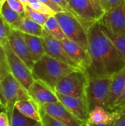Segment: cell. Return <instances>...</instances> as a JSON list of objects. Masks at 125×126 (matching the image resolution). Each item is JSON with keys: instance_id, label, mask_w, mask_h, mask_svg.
Wrapping results in <instances>:
<instances>
[{"instance_id": "obj_1", "label": "cell", "mask_w": 125, "mask_h": 126, "mask_svg": "<svg viewBox=\"0 0 125 126\" xmlns=\"http://www.w3.org/2000/svg\"><path fill=\"white\" fill-rule=\"evenodd\" d=\"M88 40L91 61L86 72L89 78L113 75L125 68V58L103 32L98 21L88 29Z\"/></svg>"}, {"instance_id": "obj_2", "label": "cell", "mask_w": 125, "mask_h": 126, "mask_svg": "<svg viewBox=\"0 0 125 126\" xmlns=\"http://www.w3.org/2000/svg\"><path fill=\"white\" fill-rule=\"evenodd\" d=\"M76 69H76L45 54L35 63L32 72L35 80L42 82L55 91L57 83Z\"/></svg>"}, {"instance_id": "obj_3", "label": "cell", "mask_w": 125, "mask_h": 126, "mask_svg": "<svg viewBox=\"0 0 125 126\" xmlns=\"http://www.w3.org/2000/svg\"><path fill=\"white\" fill-rule=\"evenodd\" d=\"M1 109L11 116L17 102L31 98L27 90L11 75L0 80Z\"/></svg>"}, {"instance_id": "obj_4", "label": "cell", "mask_w": 125, "mask_h": 126, "mask_svg": "<svg viewBox=\"0 0 125 126\" xmlns=\"http://www.w3.org/2000/svg\"><path fill=\"white\" fill-rule=\"evenodd\" d=\"M112 75L89 78L86 89V100L91 111L97 106L108 109Z\"/></svg>"}, {"instance_id": "obj_5", "label": "cell", "mask_w": 125, "mask_h": 126, "mask_svg": "<svg viewBox=\"0 0 125 126\" xmlns=\"http://www.w3.org/2000/svg\"><path fill=\"white\" fill-rule=\"evenodd\" d=\"M88 79L86 72L76 69L62 78L55 86V91L63 95L86 98Z\"/></svg>"}, {"instance_id": "obj_6", "label": "cell", "mask_w": 125, "mask_h": 126, "mask_svg": "<svg viewBox=\"0 0 125 126\" xmlns=\"http://www.w3.org/2000/svg\"><path fill=\"white\" fill-rule=\"evenodd\" d=\"M66 38L77 43L88 52V30L80 21L66 12L55 14Z\"/></svg>"}, {"instance_id": "obj_7", "label": "cell", "mask_w": 125, "mask_h": 126, "mask_svg": "<svg viewBox=\"0 0 125 126\" xmlns=\"http://www.w3.org/2000/svg\"><path fill=\"white\" fill-rule=\"evenodd\" d=\"M3 47L7 55L10 74L28 91L35 80L32 70L13 52L8 42L5 43Z\"/></svg>"}, {"instance_id": "obj_8", "label": "cell", "mask_w": 125, "mask_h": 126, "mask_svg": "<svg viewBox=\"0 0 125 126\" xmlns=\"http://www.w3.org/2000/svg\"><path fill=\"white\" fill-rule=\"evenodd\" d=\"M98 21L112 33L125 36V1L107 10Z\"/></svg>"}, {"instance_id": "obj_9", "label": "cell", "mask_w": 125, "mask_h": 126, "mask_svg": "<svg viewBox=\"0 0 125 126\" xmlns=\"http://www.w3.org/2000/svg\"><path fill=\"white\" fill-rule=\"evenodd\" d=\"M42 38L44 50L46 55L60 61L66 63L76 69H80L78 65L69 56L60 41L56 39L55 38H54L52 35L47 33L44 30Z\"/></svg>"}, {"instance_id": "obj_10", "label": "cell", "mask_w": 125, "mask_h": 126, "mask_svg": "<svg viewBox=\"0 0 125 126\" xmlns=\"http://www.w3.org/2000/svg\"><path fill=\"white\" fill-rule=\"evenodd\" d=\"M56 94L59 101L79 122L83 123L88 120L90 111L88 109L86 98L63 95L57 92H56Z\"/></svg>"}, {"instance_id": "obj_11", "label": "cell", "mask_w": 125, "mask_h": 126, "mask_svg": "<svg viewBox=\"0 0 125 126\" xmlns=\"http://www.w3.org/2000/svg\"><path fill=\"white\" fill-rule=\"evenodd\" d=\"M7 42L13 52L27 65L32 70L35 61L30 54L27 44L25 41L24 34L16 30H13L8 37Z\"/></svg>"}, {"instance_id": "obj_12", "label": "cell", "mask_w": 125, "mask_h": 126, "mask_svg": "<svg viewBox=\"0 0 125 126\" xmlns=\"http://www.w3.org/2000/svg\"><path fill=\"white\" fill-rule=\"evenodd\" d=\"M41 111L52 117V118L63 123L67 126H81L79 122L72 114L59 101L57 103L45 104L39 106Z\"/></svg>"}, {"instance_id": "obj_13", "label": "cell", "mask_w": 125, "mask_h": 126, "mask_svg": "<svg viewBox=\"0 0 125 126\" xmlns=\"http://www.w3.org/2000/svg\"><path fill=\"white\" fill-rule=\"evenodd\" d=\"M27 92L29 97L38 106L59 102L55 91L38 80H34Z\"/></svg>"}, {"instance_id": "obj_14", "label": "cell", "mask_w": 125, "mask_h": 126, "mask_svg": "<svg viewBox=\"0 0 125 126\" xmlns=\"http://www.w3.org/2000/svg\"><path fill=\"white\" fill-rule=\"evenodd\" d=\"M60 41L69 56L78 65L80 69L87 72L91 62L89 52L77 43L68 38Z\"/></svg>"}, {"instance_id": "obj_15", "label": "cell", "mask_w": 125, "mask_h": 126, "mask_svg": "<svg viewBox=\"0 0 125 126\" xmlns=\"http://www.w3.org/2000/svg\"><path fill=\"white\" fill-rule=\"evenodd\" d=\"M125 87V67L112 75L110 93L108 100V110L113 111L114 106L122 95Z\"/></svg>"}, {"instance_id": "obj_16", "label": "cell", "mask_w": 125, "mask_h": 126, "mask_svg": "<svg viewBox=\"0 0 125 126\" xmlns=\"http://www.w3.org/2000/svg\"><path fill=\"white\" fill-rule=\"evenodd\" d=\"M119 117L117 111H111L105 108L97 106L89 112L88 120V123L92 124H112Z\"/></svg>"}, {"instance_id": "obj_17", "label": "cell", "mask_w": 125, "mask_h": 126, "mask_svg": "<svg viewBox=\"0 0 125 126\" xmlns=\"http://www.w3.org/2000/svg\"><path fill=\"white\" fill-rule=\"evenodd\" d=\"M69 4L85 21L93 24L98 21L95 10L89 0H69Z\"/></svg>"}, {"instance_id": "obj_18", "label": "cell", "mask_w": 125, "mask_h": 126, "mask_svg": "<svg viewBox=\"0 0 125 126\" xmlns=\"http://www.w3.org/2000/svg\"><path fill=\"white\" fill-rule=\"evenodd\" d=\"M15 108L25 117L36 122L41 121L39 106L32 98L17 102L15 105Z\"/></svg>"}, {"instance_id": "obj_19", "label": "cell", "mask_w": 125, "mask_h": 126, "mask_svg": "<svg viewBox=\"0 0 125 126\" xmlns=\"http://www.w3.org/2000/svg\"><path fill=\"white\" fill-rule=\"evenodd\" d=\"M25 34L42 37L43 35V28L41 25L37 24L26 15H23L20 21L12 27Z\"/></svg>"}, {"instance_id": "obj_20", "label": "cell", "mask_w": 125, "mask_h": 126, "mask_svg": "<svg viewBox=\"0 0 125 126\" xmlns=\"http://www.w3.org/2000/svg\"><path fill=\"white\" fill-rule=\"evenodd\" d=\"M24 34L28 49L35 63L46 54L43 47V38L42 37H39L36 35H29L25 33Z\"/></svg>"}, {"instance_id": "obj_21", "label": "cell", "mask_w": 125, "mask_h": 126, "mask_svg": "<svg viewBox=\"0 0 125 126\" xmlns=\"http://www.w3.org/2000/svg\"><path fill=\"white\" fill-rule=\"evenodd\" d=\"M43 28L45 32L50 34L51 35H52L54 38H55L56 39H57L59 41H62V40L66 38L65 34L63 33V30L61 29V27H60L57 19L55 16V15L50 16L49 17V18L44 24Z\"/></svg>"}, {"instance_id": "obj_22", "label": "cell", "mask_w": 125, "mask_h": 126, "mask_svg": "<svg viewBox=\"0 0 125 126\" xmlns=\"http://www.w3.org/2000/svg\"><path fill=\"white\" fill-rule=\"evenodd\" d=\"M0 13L4 21L10 26L11 28L14 25H15L22 17V15H20L9 6L7 1H4V3L3 4Z\"/></svg>"}, {"instance_id": "obj_23", "label": "cell", "mask_w": 125, "mask_h": 126, "mask_svg": "<svg viewBox=\"0 0 125 126\" xmlns=\"http://www.w3.org/2000/svg\"><path fill=\"white\" fill-rule=\"evenodd\" d=\"M100 27L103 32L106 35V36L109 38V39L114 44V46L116 47V49L119 50V52L121 53V55L123 56L125 60V36L117 35L112 33L107 27H105L101 24H100Z\"/></svg>"}, {"instance_id": "obj_24", "label": "cell", "mask_w": 125, "mask_h": 126, "mask_svg": "<svg viewBox=\"0 0 125 126\" xmlns=\"http://www.w3.org/2000/svg\"><path fill=\"white\" fill-rule=\"evenodd\" d=\"M10 126H32L36 123V121L23 115L15 108L10 117Z\"/></svg>"}, {"instance_id": "obj_25", "label": "cell", "mask_w": 125, "mask_h": 126, "mask_svg": "<svg viewBox=\"0 0 125 126\" xmlns=\"http://www.w3.org/2000/svg\"><path fill=\"white\" fill-rule=\"evenodd\" d=\"M59 7H60L62 8V10L66 12V13H69L70 15H71L72 16H74L75 18H77L78 21H80L81 22V24L85 27V29L88 30V29L90 27V26L92 24H89L86 21H85L83 19H82L79 15L74 10V9L71 7V6L70 5V4L66 1V0H53ZM94 24V23H93Z\"/></svg>"}, {"instance_id": "obj_26", "label": "cell", "mask_w": 125, "mask_h": 126, "mask_svg": "<svg viewBox=\"0 0 125 126\" xmlns=\"http://www.w3.org/2000/svg\"><path fill=\"white\" fill-rule=\"evenodd\" d=\"M24 15L27 16L29 18H30L32 21H34L35 22H36L37 24L41 25L42 27H43L44 24L46 23V21H47V19L49 18V17L50 16L49 15L47 14H43L41 13H39L33 9H32L29 6H27L25 7V12H24Z\"/></svg>"}, {"instance_id": "obj_27", "label": "cell", "mask_w": 125, "mask_h": 126, "mask_svg": "<svg viewBox=\"0 0 125 126\" xmlns=\"http://www.w3.org/2000/svg\"><path fill=\"white\" fill-rule=\"evenodd\" d=\"M9 74H10V70L8 65L7 55L3 46L0 45V80H3Z\"/></svg>"}, {"instance_id": "obj_28", "label": "cell", "mask_w": 125, "mask_h": 126, "mask_svg": "<svg viewBox=\"0 0 125 126\" xmlns=\"http://www.w3.org/2000/svg\"><path fill=\"white\" fill-rule=\"evenodd\" d=\"M28 6H29L32 9L43 14H47L49 16H53L55 14V13L50 7L40 0H29Z\"/></svg>"}, {"instance_id": "obj_29", "label": "cell", "mask_w": 125, "mask_h": 126, "mask_svg": "<svg viewBox=\"0 0 125 126\" xmlns=\"http://www.w3.org/2000/svg\"><path fill=\"white\" fill-rule=\"evenodd\" d=\"M11 30L12 28L4 21L0 13V45L4 46V44L7 42V39Z\"/></svg>"}, {"instance_id": "obj_30", "label": "cell", "mask_w": 125, "mask_h": 126, "mask_svg": "<svg viewBox=\"0 0 125 126\" xmlns=\"http://www.w3.org/2000/svg\"><path fill=\"white\" fill-rule=\"evenodd\" d=\"M41 112V123L43 126H67L63 123L52 118L43 111L40 109Z\"/></svg>"}, {"instance_id": "obj_31", "label": "cell", "mask_w": 125, "mask_h": 126, "mask_svg": "<svg viewBox=\"0 0 125 126\" xmlns=\"http://www.w3.org/2000/svg\"><path fill=\"white\" fill-rule=\"evenodd\" d=\"M89 1L91 2V4H92L94 9L95 10L98 21H99L105 13V11L104 10V9L102 6L100 0H89Z\"/></svg>"}, {"instance_id": "obj_32", "label": "cell", "mask_w": 125, "mask_h": 126, "mask_svg": "<svg viewBox=\"0 0 125 126\" xmlns=\"http://www.w3.org/2000/svg\"><path fill=\"white\" fill-rule=\"evenodd\" d=\"M7 2L13 10H15L20 15L23 16L24 14L25 7L18 0H7Z\"/></svg>"}, {"instance_id": "obj_33", "label": "cell", "mask_w": 125, "mask_h": 126, "mask_svg": "<svg viewBox=\"0 0 125 126\" xmlns=\"http://www.w3.org/2000/svg\"><path fill=\"white\" fill-rule=\"evenodd\" d=\"M117 111L119 112V117L111 126H125V107Z\"/></svg>"}, {"instance_id": "obj_34", "label": "cell", "mask_w": 125, "mask_h": 126, "mask_svg": "<svg viewBox=\"0 0 125 126\" xmlns=\"http://www.w3.org/2000/svg\"><path fill=\"white\" fill-rule=\"evenodd\" d=\"M45 4H46L49 7H50L55 13L59 12H64L60 7H59L53 0H40Z\"/></svg>"}, {"instance_id": "obj_35", "label": "cell", "mask_w": 125, "mask_h": 126, "mask_svg": "<svg viewBox=\"0 0 125 126\" xmlns=\"http://www.w3.org/2000/svg\"><path fill=\"white\" fill-rule=\"evenodd\" d=\"M125 107V87L124 89V91L122 94V95L120 96V97L119 98V100H117L115 106H114V109L113 111H119Z\"/></svg>"}, {"instance_id": "obj_36", "label": "cell", "mask_w": 125, "mask_h": 126, "mask_svg": "<svg viewBox=\"0 0 125 126\" xmlns=\"http://www.w3.org/2000/svg\"><path fill=\"white\" fill-rule=\"evenodd\" d=\"M0 126H10V117L4 111L0 112Z\"/></svg>"}, {"instance_id": "obj_37", "label": "cell", "mask_w": 125, "mask_h": 126, "mask_svg": "<svg viewBox=\"0 0 125 126\" xmlns=\"http://www.w3.org/2000/svg\"><path fill=\"white\" fill-rule=\"evenodd\" d=\"M125 0H107V3H108V10L109 9L116 7L119 5H120L121 4H122L123 2H125Z\"/></svg>"}, {"instance_id": "obj_38", "label": "cell", "mask_w": 125, "mask_h": 126, "mask_svg": "<svg viewBox=\"0 0 125 126\" xmlns=\"http://www.w3.org/2000/svg\"><path fill=\"white\" fill-rule=\"evenodd\" d=\"M81 126H111V124H92L85 122L82 123Z\"/></svg>"}, {"instance_id": "obj_39", "label": "cell", "mask_w": 125, "mask_h": 126, "mask_svg": "<svg viewBox=\"0 0 125 126\" xmlns=\"http://www.w3.org/2000/svg\"><path fill=\"white\" fill-rule=\"evenodd\" d=\"M102 6L104 9V10L106 12L108 10V3H107V0H100Z\"/></svg>"}, {"instance_id": "obj_40", "label": "cell", "mask_w": 125, "mask_h": 126, "mask_svg": "<svg viewBox=\"0 0 125 126\" xmlns=\"http://www.w3.org/2000/svg\"><path fill=\"white\" fill-rule=\"evenodd\" d=\"M24 6V7H27V6H28V4H29V0H18Z\"/></svg>"}, {"instance_id": "obj_41", "label": "cell", "mask_w": 125, "mask_h": 126, "mask_svg": "<svg viewBox=\"0 0 125 126\" xmlns=\"http://www.w3.org/2000/svg\"><path fill=\"white\" fill-rule=\"evenodd\" d=\"M32 126H43V124H42V123H41V122H36L34 125Z\"/></svg>"}, {"instance_id": "obj_42", "label": "cell", "mask_w": 125, "mask_h": 126, "mask_svg": "<svg viewBox=\"0 0 125 126\" xmlns=\"http://www.w3.org/2000/svg\"><path fill=\"white\" fill-rule=\"evenodd\" d=\"M4 3V0H0V4H1V6L3 5Z\"/></svg>"}, {"instance_id": "obj_43", "label": "cell", "mask_w": 125, "mask_h": 126, "mask_svg": "<svg viewBox=\"0 0 125 126\" xmlns=\"http://www.w3.org/2000/svg\"><path fill=\"white\" fill-rule=\"evenodd\" d=\"M1 7H2V6H1V4H0V12H1Z\"/></svg>"}, {"instance_id": "obj_44", "label": "cell", "mask_w": 125, "mask_h": 126, "mask_svg": "<svg viewBox=\"0 0 125 126\" xmlns=\"http://www.w3.org/2000/svg\"><path fill=\"white\" fill-rule=\"evenodd\" d=\"M0 101H1V91H0Z\"/></svg>"}, {"instance_id": "obj_45", "label": "cell", "mask_w": 125, "mask_h": 126, "mask_svg": "<svg viewBox=\"0 0 125 126\" xmlns=\"http://www.w3.org/2000/svg\"><path fill=\"white\" fill-rule=\"evenodd\" d=\"M66 1H68L69 3V0H66Z\"/></svg>"}, {"instance_id": "obj_46", "label": "cell", "mask_w": 125, "mask_h": 126, "mask_svg": "<svg viewBox=\"0 0 125 126\" xmlns=\"http://www.w3.org/2000/svg\"><path fill=\"white\" fill-rule=\"evenodd\" d=\"M7 1V0H4V1Z\"/></svg>"}]
</instances>
